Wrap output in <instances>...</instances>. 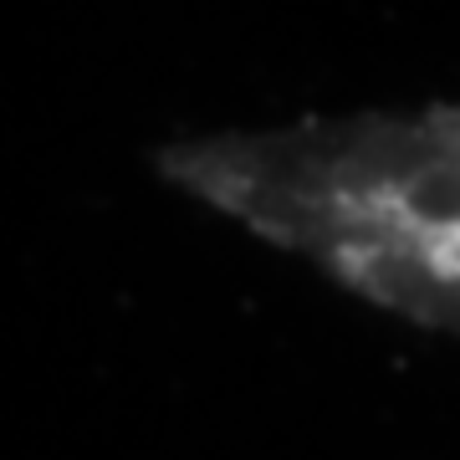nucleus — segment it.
Returning <instances> with one entry per match:
<instances>
[{"mask_svg":"<svg viewBox=\"0 0 460 460\" xmlns=\"http://www.w3.org/2000/svg\"><path fill=\"white\" fill-rule=\"evenodd\" d=\"M199 210L353 302L460 343V108L220 128L159 154Z\"/></svg>","mask_w":460,"mask_h":460,"instance_id":"obj_1","label":"nucleus"}]
</instances>
